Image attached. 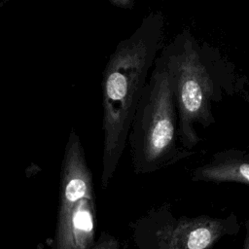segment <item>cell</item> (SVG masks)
<instances>
[{"label": "cell", "instance_id": "5b68a950", "mask_svg": "<svg viewBox=\"0 0 249 249\" xmlns=\"http://www.w3.org/2000/svg\"><path fill=\"white\" fill-rule=\"evenodd\" d=\"M74 146L70 165V179L68 180L59 214L57 228V249H74L71 224L72 215L77 203L85 197L91 196V179L82 158L81 151Z\"/></svg>", "mask_w": 249, "mask_h": 249}, {"label": "cell", "instance_id": "52a82bcc", "mask_svg": "<svg viewBox=\"0 0 249 249\" xmlns=\"http://www.w3.org/2000/svg\"><path fill=\"white\" fill-rule=\"evenodd\" d=\"M92 197L82 198L74 208L71 232L74 249H89L94 235Z\"/></svg>", "mask_w": 249, "mask_h": 249}, {"label": "cell", "instance_id": "9c48e42d", "mask_svg": "<svg viewBox=\"0 0 249 249\" xmlns=\"http://www.w3.org/2000/svg\"><path fill=\"white\" fill-rule=\"evenodd\" d=\"M112 3L115 4L116 6L123 7L124 9L132 8V6L134 5V2L131 0H117V1H112Z\"/></svg>", "mask_w": 249, "mask_h": 249}, {"label": "cell", "instance_id": "277c9868", "mask_svg": "<svg viewBox=\"0 0 249 249\" xmlns=\"http://www.w3.org/2000/svg\"><path fill=\"white\" fill-rule=\"evenodd\" d=\"M147 217L157 225L155 235L160 249H211L221 237L239 229L234 214L225 218L201 215L176 219L162 206Z\"/></svg>", "mask_w": 249, "mask_h": 249}, {"label": "cell", "instance_id": "3957f363", "mask_svg": "<svg viewBox=\"0 0 249 249\" xmlns=\"http://www.w3.org/2000/svg\"><path fill=\"white\" fill-rule=\"evenodd\" d=\"M127 143L137 175L161 170L195 153L179 140L173 75L161 51L144 88Z\"/></svg>", "mask_w": 249, "mask_h": 249}, {"label": "cell", "instance_id": "8992f818", "mask_svg": "<svg viewBox=\"0 0 249 249\" xmlns=\"http://www.w3.org/2000/svg\"><path fill=\"white\" fill-rule=\"evenodd\" d=\"M193 182L240 183L249 186V153L230 148L212 155L205 163L196 167Z\"/></svg>", "mask_w": 249, "mask_h": 249}, {"label": "cell", "instance_id": "7a4b0ae2", "mask_svg": "<svg viewBox=\"0 0 249 249\" xmlns=\"http://www.w3.org/2000/svg\"><path fill=\"white\" fill-rule=\"evenodd\" d=\"M165 35L160 11L146 15L131 35L117 45L104 71V186L113 177L127 144L131 124Z\"/></svg>", "mask_w": 249, "mask_h": 249}, {"label": "cell", "instance_id": "ba28073f", "mask_svg": "<svg viewBox=\"0 0 249 249\" xmlns=\"http://www.w3.org/2000/svg\"><path fill=\"white\" fill-rule=\"evenodd\" d=\"M92 249H119V248H118V244L115 242V240L111 237H108V238L104 239L102 242L98 243Z\"/></svg>", "mask_w": 249, "mask_h": 249}, {"label": "cell", "instance_id": "30bf717a", "mask_svg": "<svg viewBox=\"0 0 249 249\" xmlns=\"http://www.w3.org/2000/svg\"><path fill=\"white\" fill-rule=\"evenodd\" d=\"M245 229H246V234H245V239L243 243V249H249V219L245 223Z\"/></svg>", "mask_w": 249, "mask_h": 249}, {"label": "cell", "instance_id": "6da1fadb", "mask_svg": "<svg viewBox=\"0 0 249 249\" xmlns=\"http://www.w3.org/2000/svg\"><path fill=\"white\" fill-rule=\"evenodd\" d=\"M161 53L173 75L179 140L183 148L193 151L202 140L196 126L214 124L213 106L243 93L247 79L218 48L187 28L164 45Z\"/></svg>", "mask_w": 249, "mask_h": 249}]
</instances>
